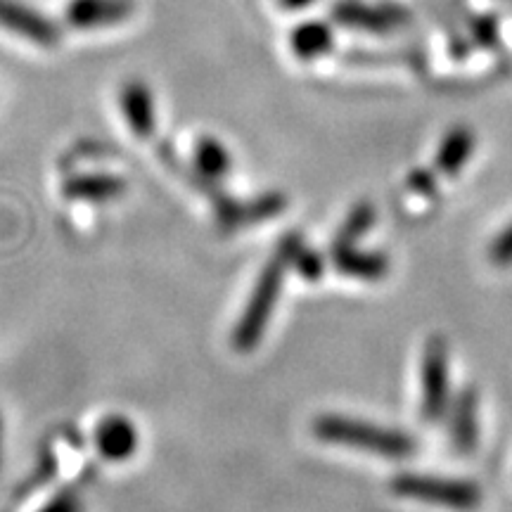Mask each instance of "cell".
I'll return each mask as SVG.
<instances>
[{
    "instance_id": "obj_1",
    "label": "cell",
    "mask_w": 512,
    "mask_h": 512,
    "mask_svg": "<svg viewBox=\"0 0 512 512\" xmlns=\"http://www.w3.org/2000/svg\"><path fill=\"white\" fill-rule=\"evenodd\" d=\"M302 247V238H299L297 233L280 240L271 261L264 266L259 280H256L252 297H249L238 325H235L233 347L238 351H252L256 344L261 342V337H264V332L268 328V320H271L275 311V304H278L285 275L294 266V259H297L299 249Z\"/></svg>"
},
{
    "instance_id": "obj_2",
    "label": "cell",
    "mask_w": 512,
    "mask_h": 512,
    "mask_svg": "<svg viewBox=\"0 0 512 512\" xmlns=\"http://www.w3.org/2000/svg\"><path fill=\"white\" fill-rule=\"evenodd\" d=\"M313 434L328 444L361 448V451H373L384 458H406L415 451L411 434L351 420L347 415H320L313 420Z\"/></svg>"
},
{
    "instance_id": "obj_3",
    "label": "cell",
    "mask_w": 512,
    "mask_h": 512,
    "mask_svg": "<svg viewBox=\"0 0 512 512\" xmlns=\"http://www.w3.org/2000/svg\"><path fill=\"white\" fill-rule=\"evenodd\" d=\"M396 496L413 498V501L444 505L453 510H472L482 503L479 486L460 479H439L425 475H399L392 482Z\"/></svg>"
},
{
    "instance_id": "obj_4",
    "label": "cell",
    "mask_w": 512,
    "mask_h": 512,
    "mask_svg": "<svg viewBox=\"0 0 512 512\" xmlns=\"http://www.w3.org/2000/svg\"><path fill=\"white\" fill-rule=\"evenodd\" d=\"M448 406V344L437 335L430 337L422 358V415L427 422L441 420Z\"/></svg>"
},
{
    "instance_id": "obj_5",
    "label": "cell",
    "mask_w": 512,
    "mask_h": 512,
    "mask_svg": "<svg viewBox=\"0 0 512 512\" xmlns=\"http://www.w3.org/2000/svg\"><path fill=\"white\" fill-rule=\"evenodd\" d=\"M0 27L15 31L38 46H55L60 41V31L48 17L15 0H0Z\"/></svg>"
},
{
    "instance_id": "obj_6",
    "label": "cell",
    "mask_w": 512,
    "mask_h": 512,
    "mask_svg": "<svg viewBox=\"0 0 512 512\" xmlns=\"http://www.w3.org/2000/svg\"><path fill=\"white\" fill-rule=\"evenodd\" d=\"M121 112L133 136L140 140H150L157 133V107L155 95L143 81H128L124 83L119 95Z\"/></svg>"
},
{
    "instance_id": "obj_7",
    "label": "cell",
    "mask_w": 512,
    "mask_h": 512,
    "mask_svg": "<svg viewBox=\"0 0 512 512\" xmlns=\"http://www.w3.org/2000/svg\"><path fill=\"white\" fill-rule=\"evenodd\" d=\"M332 19L342 27L351 29H363V31H389L399 27L408 19L401 10L392 8H375V5H366L361 0H339L332 8Z\"/></svg>"
},
{
    "instance_id": "obj_8",
    "label": "cell",
    "mask_w": 512,
    "mask_h": 512,
    "mask_svg": "<svg viewBox=\"0 0 512 512\" xmlns=\"http://www.w3.org/2000/svg\"><path fill=\"white\" fill-rule=\"evenodd\" d=\"M95 446L105 460L124 463L138 451V427L126 415H107L95 427Z\"/></svg>"
},
{
    "instance_id": "obj_9",
    "label": "cell",
    "mask_w": 512,
    "mask_h": 512,
    "mask_svg": "<svg viewBox=\"0 0 512 512\" xmlns=\"http://www.w3.org/2000/svg\"><path fill=\"white\" fill-rule=\"evenodd\" d=\"M131 12V0H72L64 17L74 29H100L124 22Z\"/></svg>"
},
{
    "instance_id": "obj_10",
    "label": "cell",
    "mask_w": 512,
    "mask_h": 512,
    "mask_svg": "<svg viewBox=\"0 0 512 512\" xmlns=\"http://www.w3.org/2000/svg\"><path fill=\"white\" fill-rule=\"evenodd\" d=\"M332 43H335L332 27L328 22H318V19L297 24L290 36L292 53L302 62H313L320 60L323 55H328L332 50Z\"/></svg>"
},
{
    "instance_id": "obj_11",
    "label": "cell",
    "mask_w": 512,
    "mask_h": 512,
    "mask_svg": "<svg viewBox=\"0 0 512 512\" xmlns=\"http://www.w3.org/2000/svg\"><path fill=\"white\" fill-rule=\"evenodd\" d=\"M332 261L339 273L361 280H380L389 273V259L380 252H363L358 247L335 249Z\"/></svg>"
},
{
    "instance_id": "obj_12",
    "label": "cell",
    "mask_w": 512,
    "mask_h": 512,
    "mask_svg": "<svg viewBox=\"0 0 512 512\" xmlns=\"http://www.w3.org/2000/svg\"><path fill=\"white\" fill-rule=\"evenodd\" d=\"M477 392L475 389H465L458 394L456 406H453L451 418V439L458 451L470 453L477 448Z\"/></svg>"
},
{
    "instance_id": "obj_13",
    "label": "cell",
    "mask_w": 512,
    "mask_h": 512,
    "mask_svg": "<svg viewBox=\"0 0 512 512\" xmlns=\"http://www.w3.org/2000/svg\"><path fill=\"white\" fill-rule=\"evenodd\" d=\"M475 136H472L470 128L456 126L446 133V138L441 140L439 152H437V169L441 174L453 176L463 169V164L470 159L472 150H475Z\"/></svg>"
},
{
    "instance_id": "obj_14",
    "label": "cell",
    "mask_w": 512,
    "mask_h": 512,
    "mask_svg": "<svg viewBox=\"0 0 512 512\" xmlns=\"http://www.w3.org/2000/svg\"><path fill=\"white\" fill-rule=\"evenodd\" d=\"M126 190V183L117 176H76L64 183V197L69 200L102 202L119 197Z\"/></svg>"
},
{
    "instance_id": "obj_15",
    "label": "cell",
    "mask_w": 512,
    "mask_h": 512,
    "mask_svg": "<svg viewBox=\"0 0 512 512\" xmlns=\"http://www.w3.org/2000/svg\"><path fill=\"white\" fill-rule=\"evenodd\" d=\"M230 166H233V159H230V152L221 145V140L204 136L197 140L195 145V169L200 171L202 178L207 181H221L223 176L230 174Z\"/></svg>"
},
{
    "instance_id": "obj_16",
    "label": "cell",
    "mask_w": 512,
    "mask_h": 512,
    "mask_svg": "<svg viewBox=\"0 0 512 512\" xmlns=\"http://www.w3.org/2000/svg\"><path fill=\"white\" fill-rule=\"evenodd\" d=\"M375 223V207L370 202H361L351 209V214L347 216V221L342 223L339 233L335 235V242H332V252L335 249H347V247H356V242L373 228Z\"/></svg>"
},
{
    "instance_id": "obj_17",
    "label": "cell",
    "mask_w": 512,
    "mask_h": 512,
    "mask_svg": "<svg viewBox=\"0 0 512 512\" xmlns=\"http://www.w3.org/2000/svg\"><path fill=\"white\" fill-rule=\"evenodd\" d=\"M294 268H297L299 273L304 275L306 280H318L320 275H323V259L316 252H311V249H299L297 259H294Z\"/></svg>"
},
{
    "instance_id": "obj_18",
    "label": "cell",
    "mask_w": 512,
    "mask_h": 512,
    "mask_svg": "<svg viewBox=\"0 0 512 512\" xmlns=\"http://www.w3.org/2000/svg\"><path fill=\"white\" fill-rule=\"evenodd\" d=\"M472 34H475L479 46H498V22L494 17H477L475 24H472Z\"/></svg>"
},
{
    "instance_id": "obj_19",
    "label": "cell",
    "mask_w": 512,
    "mask_h": 512,
    "mask_svg": "<svg viewBox=\"0 0 512 512\" xmlns=\"http://www.w3.org/2000/svg\"><path fill=\"white\" fill-rule=\"evenodd\" d=\"M491 259H494L496 264H510L512 261V226H508L501 235H498L494 247H491Z\"/></svg>"
},
{
    "instance_id": "obj_20",
    "label": "cell",
    "mask_w": 512,
    "mask_h": 512,
    "mask_svg": "<svg viewBox=\"0 0 512 512\" xmlns=\"http://www.w3.org/2000/svg\"><path fill=\"white\" fill-rule=\"evenodd\" d=\"M38 512H81V505H79V498L74 494H62L53 498L48 505H43Z\"/></svg>"
},
{
    "instance_id": "obj_21",
    "label": "cell",
    "mask_w": 512,
    "mask_h": 512,
    "mask_svg": "<svg viewBox=\"0 0 512 512\" xmlns=\"http://www.w3.org/2000/svg\"><path fill=\"white\" fill-rule=\"evenodd\" d=\"M408 183H411V190L420 192V195H432L437 190V176L432 171H415Z\"/></svg>"
},
{
    "instance_id": "obj_22",
    "label": "cell",
    "mask_w": 512,
    "mask_h": 512,
    "mask_svg": "<svg viewBox=\"0 0 512 512\" xmlns=\"http://www.w3.org/2000/svg\"><path fill=\"white\" fill-rule=\"evenodd\" d=\"M275 3L285 10H304V8H309V5L316 3V0H275Z\"/></svg>"
},
{
    "instance_id": "obj_23",
    "label": "cell",
    "mask_w": 512,
    "mask_h": 512,
    "mask_svg": "<svg viewBox=\"0 0 512 512\" xmlns=\"http://www.w3.org/2000/svg\"><path fill=\"white\" fill-rule=\"evenodd\" d=\"M0 460H3V420H0Z\"/></svg>"
}]
</instances>
